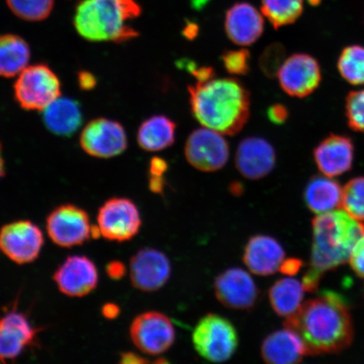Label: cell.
I'll use <instances>...</instances> for the list:
<instances>
[{
	"mask_svg": "<svg viewBox=\"0 0 364 364\" xmlns=\"http://www.w3.org/2000/svg\"><path fill=\"white\" fill-rule=\"evenodd\" d=\"M285 328L297 333L308 355L338 353L351 345L353 323L349 304L335 291L325 290L288 316Z\"/></svg>",
	"mask_w": 364,
	"mask_h": 364,
	"instance_id": "1",
	"label": "cell"
},
{
	"mask_svg": "<svg viewBox=\"0 0 364 364\" xmlns=\"http://www.w3.org/2000/svg\"><path fill=\"white\" fill-rule=\"evenodd\" d=\"M193 115L203 127L223 135L242 130L250 114V95L235 78L215 79L188 87Z\"/></svg>",
	"mask_w": 364,
	"mask_h": 364,
	"instance_id": "2",
	"label": "cell"
},
{
	"mask_svg": "<svg viewBox=\"0 0 364 364\" xmlns=\"http://www.w3.org/2000/svg\"><path fill=\"white\" fill-rule=\"evenodd\" d=\"M311 267L303 277L306 292L318 289L325 272L349 260L355 245L364 235V223L347 212L322 213L314 218Z\"/></svg>",
	"mask_w": 364,
	"mask_h": 364,
	"instance_id": "3",
	"label": "cell"
},
{
	"mask_svg": "<svg viewBox=\"0 0 364 364\" xmlns=\"http://www.w3.org/2000/svg\"><path fill=\"white\" fill-rule=\"evenodd\" d=\"M141 13L136 0H80L73 23L88 42L124 43L139 35L129 22Z\"/></svg>",
	"mask_w": 364,
	"mask_h": 364,
	"instance_id": "4",
	"label": "cell"
},
{
	"mask_svg": "<svg viewBox=\"0 0 364 364\" xmlns=\"http://www.w3.org/2000/svg\"><path fill=\"white\" fill-rule=\"evenodd\" d=\"M193 343L200 356L213 363H223L233 356L239 338L229 320L216 314H208L196 326Z\"/></svg>",
	"mask_w": 364,
	"mask_h": 364,
	"instance_id": "5",
	"label": "cell"
},
{
	"mask_svg": "<svg viewBox=\"0 0 364 364\" xmlns=\"http://www.w3.org/2000/svg\"><path fill=\"white\" fill-rule=\"evenodd\" d=\"M61 82L44 63L26 67L14 85L15 99L26 111H43L61 95Z\"/></svg>",
	"mask_w": 364,
	"mask_h": 364,
	"instance_id": "6",
	"label": "cell"
},
{
	"mask_svg": "<svg viewBox=\"0 0 364 364\" xmlns=\"http://www.w3.org/2000/svg\"><path fill=\"white\" fill-rule=\"evenodd\" d=\"M185 156L191 166L204 172L222 169L230 157L226 139L215 130L202 127L194 130L185 145Z\"/></svg>",
	"mask_w": 364,
	"mask_h": 364,
	"instance_id": "7",
	"label": "cell"
},
{
	"mask_svg": "<svg viewBox=\"0 0 364 364\" xmlns=\"http://www.w3.org/2000/svg\"><path fill=\"white\" fill-rule=\"evenodd\" d=\"M80 147L90 156L109 159L120 156L127 148V138L120 122L100 117L84 127Z\"/></svg>",
	"mask_w": 364,
	"mask_h": 364,
	"instance_id": "8",
	"label": "cell"
},
{
	"mask_svg": "<svg viewBox=\"0 0 364 364\" xmlns=\"http://www.w3.org/2000/svg\"><path fill=\"white\" fill-rule=\"evenodd\" d=\"M130 336L136 347L149 355L166 352L176 339L175 328L170 318L156 311L136 316L132 323Z\"/></svg>",
	"mask_w": 364,
	"mask_h": 364,
	"instance_id": "9",
	"label": "cell"
},
{
	"mask_svg": "<svg viewBox=\"0 0 364 364\" xmlns=\"http://www.w3.org/2000/svg\"><path fill=\"white\" fill-rule=\"evenodd\" d=\"M97 222L103 237L118 242L134 238L142 224L136 205L129 199L117 198L100 208Z\"/></svg>",
	"mask_w": 364,
	"mask_h": 364,
	"instance_id": "10",
	"label": "cell"
},
{
	"mask_svg": "<svg viewBox=\"0 0 364 364\" xmlns=\"http://www.w3.org/2000/svg\"><path fill=\"white\" fill-rule=\"evenodd\" d=\"M90 218L75 205H62L50 213L47 220L49 237L62 247L83 244L91 237Z\"/></svg>",
	"mask_w": 364,
	"mask_h": 364,
	"instance_id": "11",
	"label": "cell"
},
{
	"mask_svg": "<svg viewBox=\"0 0 364 364\" xmlns=\"http://www.w3.org/2000/svg\"><path fill=\"white\" fill-rule=\"evenodd\" d=\"M282 90L290 97L304 98L321 82V70L316 59L306 53H294L285 59L277 74Z\"/></svg>",
	"mask_w": 364,
	"mask_h": 364,
	"instance_id": "12",
	"label": "cell"
},
{
	"mask_svg": "<svg viewBox=\"0 0 364 364\" xmlns=\"http://www.w3.org/2000/svg\"><path fill=\"white\" fill-rule=\"evenodd\" d=\"M43 242V232L31 221L14 222L4 225L0 231V250L18 264L34 262Z\"/></svg>",
	"mask_w": 364,
	"mask_h": 364,
	"instance_id": "13",
	"label": "cell"
},
{
	"mask_svg": "<svg viewBox=\"0 0 364 364\" xmlns=\"http://www.w3.org/2000/svg\"><path fill=\"white\" fill-rule=\"evenodd\" d=\"M171 273L169 259L156 249L140 250L130 262L132 284L144 292H154L161 289L169 280Z\"/></svg>",
	"mask_w": 364,
	"mask_h": 364,
	"instance_id": "14",
	"label": "cell"
},
{
	"mask_svg": "<svg viewBox=\"0 0 364 364\" xmlns=\"http://www.w3.org/2000/svg\"><path fill=\"white\" fill-rule=\"evenodd\" d=\"M215 294L223 306L232 309H249L256 304L259 290L252 277L241 268L221 273L215 284Z\"/></svg>",
	"mask_w": 364,
	"mask_h": 364,
	"instance_id": "15",
	"label": "cell"
},
{
	"mask_svg": "<svg viewBox=\"0 0 364 364\" xmlns=\"http://www.w3.org/2000/svg\"><path fill=\"white\" fill-rule=\"evenodd\" d=\"M272 145L259 136L241 141L235 154V166L245 178L259 180L270 174L276 166Z\"/></svg>",
	"mask_w": 364,
	"mask_h": 364,
	"instance_id": "16",
	"label": "cell"
},
{
	"mask_svg": "<svg viewBox=\"0 0 364 364\" xmlns=\"http://www.w3.org/2000/svg\"><path fill=\"white\" fill-rule=\"evenodd\" d=\"M59 290L70 297H84L97 288L98 272L89 258L74 256L67 259L54 274Z\"/></svg>",
	"mask_w": 364,
	"mask_h": 364,
	"instance_id": "17",
	"label": "cell"
},
{
	"mask_svg": "<svg viewBox=\"0 0 364 364\" xmlns=\"http://www.w3.org/2000/svg\"><path fill=\"white\" fill-rule=\"evenodd\" d=\"M314 159L323 175L331 178L343 175L353 166V141L347 136L331 134L314 150Z\"/></svg>",
	"mask_w": 364,
	"mask_h": 364,
	"instance_id": "18",
	"label": "cell"
},
{
	"mask_svg": "<svg viewBox=\"0 0 364 364\" xmlns=\"http://www.w3.org/2000/svg\"><path fill=\"white\" fill-rule=\"evenodd\" d=\"M225 27L232 43L247 47L261 38L264 31V18L252 4L237 3L227 11Z\"/></svg>",
	"mask_w": 364,
	"mask_h": 364,
	"instance_id": "19",
	"label": "cell"
},
{
	"mask_svg": "<svg viewBox=\"0 0 364 364\" xmlns=\"http://www.w3.org/2000/svg\"><path fill=\"white\" fill-rule=\"evenodd\" d=\"M35 338L36 330L23 314L6 313L0 317V360H14Z\"/></svg>",
	"mask_w": 364,
	"mask_h": 364,
	"instance_id": "20",
	"label": "cell"
},
{
	"mask_svg": "<svg viewBox=\"0 0 364 364\" xmlns=\"http://www.w3.org/2000/svg\"><path fill=\"white\" fill-rule=\"evenodd\" d=\"M285 252L279 241L267 235L253 236L245 248L243 261L258 276H269L279 270Z\"/></svg>",
	"mask_w": 364,
	"mask_h": 364,
	"instance_id": "21",
	"label": "cell"
},
{
	"mask_svg": "<svg viewBox=\"0 0 364 364\" xmlns=\"http://www.w3.org/2000/svg\"><path fill=\"white\" fill-rule=\"evenodd\" d=\"M261 353L264 361L272 364L298 363L308 355L302 339L289 328L267 336L263 341Z\"/></svg>",
	"mask_w": 364,
	"mask_h": 364,
	"instance_id": "22",
	"label": "cell"
},
{
	"mask_svg": "<svg viewBox=\"0 0 364 364\" xmlns=\"http://www.w3.org/2000/svg\"><path fill=\"white\" fill-rule=\"evenodd\" d=\"M43 112L46 127L58 136L74 135L83 122L80 104L71 98L58 97L48 105Z\"/></svg>",
	"mask_w": 364,
	"mask_h": 364,
	"instance_id": "23",
	"label": "cell"
},
{
	"mask_svg": "<svg viewBox=\"0 0 364 364\" xmlns=\"http://www.w3.org/2000/svg\"><path fill=\"white\" fill-rule=\"evenodd\" d=\"M304 199L309 210L322 215L343 207V189L331 177L315 176L304 189Z\"/></svg>",
	"mask_w": 364,
	"mask_h": 364,
	"instance_id": "24",
	"label": "cell"
},
{
	"mask_svg": "<svg viewBox=\"0 0 364 364\" xmlns=\"http://www.w3.org/2000/svg\"><path fill=\"white\" fill-rule=\"evenodd\" d=\"M176 124L164 115L150 117L140 125L136 140L141 149L158 152L175 143Z\"/></svg>",
	"mask_w": 364,
	"mask_h": 364,
	"instance_id": "25",
	"label": "cell"
},
{
	"mask_svg": "<svg viewBox=\"0 0 364 364\" xmlns=\"http://www.w3.org/2000/svg\"><path fill=\"white\" fill-rule=\"evenodd\" d=\"M31 49L21 36L16 34L0 36V76L13 78L28 65Z\"/></svg>",
	"mask_w": 364,
	"mask_h": 364,
	"instance_id": "26",
	"label": "cell"
},
{
	"mask_svg": "<svg viewBox=\"0 0 364 364\" xmlns=\"http://www.w3.org/2000/svg\"><path fill=\"white\" fill-rule=\"evenodd\" d=\"M306 290L299 280L286 277L277 281L269 290L271 306L277 315L288 317L301 306Z\"/></svg>",
	"mask_w": 364,
	"mask_h": 364,
	"instance_id": "27",
	"label": "cell"
},
{
	"mask_svg": "<svg viewBox=\"0 0 364 364\" xmlns=\"http://www.w3.org/2000/svg\"><path fill=\"white\" fill-rule=\"evenodd\" d=\"M262 13L273 28L293 24L301 16L304 0H262Z\"/></svg>",
	"mask_w": 364,
	"mask_h": 364,
	"instance_id": "28",
	"label": "cell"
},
{
	"mask_svg": "<svg viewBox=\"0 0 364 364\" xmlns=\"http://www.w3.org/2000/svg\"><path fill=\"white\" fill-rule=\"evenodd\" d=\"M338 68L340 75L348 83L359 85L364 84V48L351 45L341 51Z\"/></svg>",
	"mask_w": 364,
	"mask_h": 364,
	"instance_id": "29",
	"label": "cell"
},
{
	"mask_svg": "<svg viewBox=\"0 0 364 364\" xmlns=\"http://www.w3.org/2000/svg\"><path fill=\"white\" fill-rule=\"evenodd\" d=\"M6 4L19 19L38 22L48 19L51 15L55 0H6Z\"/></svg>",
	"mask_w": 364,
	"mask_h": 364,
	"instance_id": "30",
	"label": "cell"
},
{
	"mask_svg": "<svg viewBox=\"0 0 364 364\" xmlns=\"http://www.w3.org/2000/svg\"><path fill=\"white\" fill-rule=\"evenodd\" d=\"M345 211L359 221H364V177L350 180L343 189Z\"/></svg>",
	"mask_w": 364,
	"mask_h": 364,
	"instance_id": "31",
	"label": "cell"
},
{
	"mask_svg": "<svg viewBox=\"0 0 364 364\" xmlns=\"http://www.w3.org/2000/svg\"><path fill=\"white\" fill-rule=\"evenodd\" d=\"M345 110L350 129L364 134V90L348 93Z\"/></svg>",
	"mask_w": 364,
	"mask_h": 364,
	"instance_id": "32",
	"label": "cell"
},
{
	"mask_svg": "<svg viewBox=\"0 0 364 364\" xmlns=\"http://www.w3.org/2000/svg\"><path fill=\"white\" fill-rule=\"evenodd\" d=\"M285 48L281 43H273L267 46L259 58V66L263 75L274 79L285 61Z\"/></svg>",
	"mask_w": 364,
	"mask_h": 364,
	"instance_id": "33",
	"label": "cell"
},
{
	"mask_svg": "<svg viewBox=\"0 0 364 364\" xmlns=\"http://www.w3.org/2000/svg\"><path fill=\"white\" fill-rule=\"evenodd\" d=\"M222 61L229 74L245 75L250 71V53L245 48L229 50L223 53Z\"/></svg>",
	"mask_w": 364,
	"mask_h": 364,
	"instance_id": "34",
	"label": "cell"
},
{
	"mask_svg": "<svg viewBox=\"0 0 364 364\" xmlns=\"http://www.w3.org/2000/svg\"><path fill=\"white\" fill-rule=\"evenodd\" d=\"M349 261L355 273L364 277V235L355 245Z\"/></svg>",
	"mask_w": 364,
	"mask_h": 364,
	"instance_id": "35",
	"label": "cell"
},
{
	"mask_svg": "<svg viewBox=\"0 0 364 364\" xmlns=\"http://www.w3.org/2000/svg\"><path fill=\"white\" fill-rule=\"evenodd\" d=\"M267 117L272 124L277 125L284 124L287 119H288L289 111L284 105L274 104L268 108Z\"/></svg>",
	"mask_w": 364,
	"mask_h": 364,
	"instance_id": "36",
	"label": "cell"
},
{
	"mask_svg": "<svg viewBox=\"0 0 364 364\" xmlns=\"http://www.w3.org/2000/svg\"><path fill=\"white\" fill-rule=\"evenodd\" d=\"M188 70L191 72L198 83L207 82L215 78V72L211 67H197L193 63H189L188 66Z\"/></svg>",
	"mask_w": 364,
	"mask_h": 364,
	"instance_id": "37",
	"label": "cell"
},
{
	"mask_svg": "<svg viewBox=\"0 0 364 364\" xmlns=\"http://www.w3.org/2000/svg\"><path fill=\"white\" fill-rule=\"evenodd\" d=\"M302 261L297 258H289L282 262L279 270L287 276H294L301 269Z\"/></svg>",
	"mask_w": 364,
	"mask_h": 364,
	"instance_id": "38",
	"label": "cell"
},
{
	"mask_svg": "<svg viewBox=\"0 0 364 364\" xmlns=\"http://www.w3.org/2000/svg\"><path fill=\"white\" fill-rule=\"evenodd\" d=\"M106 270L109 277L114 280H118L125 276L127 269L124 263L116 261L108 263Z\"/></svg>",
	"mask_w": 364,
	"mask_h": 364,
	"instance_id": "39",
	"label": "cell"
},
{
	"mask_svg": "<svg viewBox=\"0 0 364 364\" xmlns=\"http://www.w3.org/2000/svg\"><path fill=\"white\" fill-rule=\"evenodd\" d=\"M168 170V164L165 159L154 157L149 162V175L162 176Z\"/></svg>",
	"mask_w": 364,
	"mask_h": 364,
	"instance_id": "40",
	"label": "cell"
},
{
	"mask_svg": "<svg viewBox=\"0 0 364 364\" xmlns=\"http://www.w3.org/2000/svg\"><path fill=\"white\" fill-rule=\"evenodd\" d=\"M97 79L93 74L88 71H81L78 75V83L80 88L84 90H90L97 85Z\"/></svg>",
	"mask_w": 364,
	"mask_h": 364,
	"instance_id": "41",
	"label": "cell"
},
{
	"mask_svg": "<svg viewBox=\"0 0 364 364\" xmlns=\"http://www.w3.org/2000/svg\"><path fill=\"white\" fill-rule=\"evenodd\" d=\"M166 181L164 176H150L149 180V188L154 193L161 194L165 188Z\"/></svg>",
	"mask_w": 364,
	"mask_h": 364,
	"instance_id": "42",
	"label": "cell"
},
{
	"mask_svg": "<svg viewBox=\"0 0 364 364\" xmlns=\"http://www.w3.org/2000/svg\"><path fill=\"white\" fill-rule=\"evenodd\" d=\"M102 314L105 317L112 320L119 316L120 308L115 304L109 303L103 306Z\"/></svg>",
	"mask_w": 364,
	"mask_h": 364,
	"instance_id": "43",
	"label": "cell"
},
{
	"mask_svg": "<svg viewBox=\"0 0 364 364\" xmlns=\"http://www.w3.org/2000/svg\"><path fill=\"white\" fill-rule=\"evenodd\" d=\"M121 363L130 364V363H148L146 359H144L133 353H125L121 355Z\"/></svg>",
	"mask_w": 364,
	"mask_h": 364,
	"instance_id": "44",
	"label": "cell"
},
{
	"mask_svg": "<svg viewBox=\"0 0 364 364\" xmlns=\"http://www.w3.org/2000/svg\"><path fill=\"white\" fill-rule=\"evenodd\" d=\"M198 33V27L194 23H189L183 31L184 36L188 39H194Z\"/></svg>",
	"mask_w": 364,
	"mask_h": 364,
	"instance_id": "45",
	"label": "cell"
},
{
	"mask_svg": "<svg viewBox=\"0 0 364 364\" xmlns=\"http://www.w3.org/2000/svg\"><path fill=\"white\" fill-rule=\"evenodd\" d=\"M4 175H6V167H4L2 144L0 142V179H1Z\"/></svg>",
	"mask_w": 364,
	"mask_h": 364,
	"instance_id": "46",
	"label": "cell"
},
{
	"mask_svg": "<svg viewBox=\"0 0 364 364\" xmlns=\"http://www.w3.org/2000/svg\"><path fill=\"white\" fill-rule=\"evenodd\" d=\"M230 191L235 195H240L243 192V186L240 184L239 182H236V183H233L230 186Z\"/></svg>",
	"mask_w": 364,
	"mask_h": 364,
	"instance_id": "47",
	"label": "cell"
}]
</instances>
